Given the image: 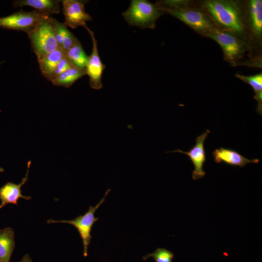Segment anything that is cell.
Returning <instances> with one entry per match:
<instances>
[{"instance_id": "obj_23", "label": "cell", "mask_w": 262, "mask_h": 262, "mask_svg": "<svg viewBox=\"0 0 262 262\" xmlns=\"http://www.w3.org/2000/svg\"><path fill=\"white\" fill-rule=\"evenodd\" d=\"M78 41V39L67 29L66 31L60 48L65 52L73 47Z\"/></svg>"}, {"instance_id": "obj_16", "label": "cell", "mask_w": 262, "mask_h": 262, "mask_svg": "<svg viewBox=\"0 0 262 262\" xmlns=\"http://www.w3.org/2000/svg\"><path fill=\"white\" fill-rule=\"evenodd\" d=\"M85 75L86 73L85 69L73 66L51 82L54 85L69 88L78 79Z\"/></svg>"}, {"instance_id": "obj_5", "label": "cell", "mask_w": 262, "mask_h": 262, "mask_svg": "<svg viewBox=\"0 0 262 262\" xmlns=\"http://www.w3.org/2000/svg\"><path fill=\"white\" fill-rule=\"evenodd\" d=\"M49 16L36 10L29 12L20 10L9 16L0 17V27L27 33L40 21Z\"/></svg>"}, {"instance_id": "obj_2", "label": "cell", "mask_w": 262, "mask_h": 262, "mask_svg": "<svg viewBox=\"0 0 262 262\" xmlns=\"http://www.w3.org/2000/svg\"><path fill=\"white\" fill-rule=\"evenodd\" d=\"M164 12L158 5L148 0H132L122 16L131 26L153 29L156 21Z\"/></svg>"}, {"instance_id": "obj_18", "label": "cell", "mask_w": 262, "mask_h": 262, "mask_svg": "<svg viewBox=\"0 0 262 262\" xmlns=\"http://www.w3.org/2000/svg\"><path fill=\"white\" fill-rule=\"evenodd\" d=\"M65 54L73 66L85 70L88 56L86 55L79 40L73 47L65 52Z\"/></svg>"}, {"instance_id": "obj_3", "label": "cell", "mask_w": 262, "mask_h": 262, "mask_svg": "<svg viewBox=\"0 0 262 262\" xmlns=\"http://www.w3.org/2000/svg\"><path fill=\"white\" fill-rule=\"evenodd\" d=\"M49 17L40 21L27 33L37 60L59 48L55 39L54 28Z\"/></svg>"}, {"instance_id": "obj_7", "label": "cell", "mask_w": 262, "mask_h": 262, "mask_svg": "<svg viewBox=\"0 0 262 262\" xmlns=\"http://www.w3.org/2000/svg\"><path fill=\"white\" fill-rule=\"evenodd\" d=\"M86 0H63V12L65 16L64 23L72 29L83 26L86 22L92 20V16L85 11L84 6Z\"/></svg>"}, {"instance_id": "obj_24", "label": "cell", "mask_w": 262, "mask_h": 262, "mask_svg": "<svg viewBox=\"0 0 262 262\" xmlns=\"http://www.w3.org/2000/svg\"><path fill=\"white\" fill-rule=\"evenodd\" d=\"M19 262H33L30 256L28 254H25Z\"/></svg>"}, {"instance_id": "obj_10", "label": "cell", "mask_w": 262, "mask_h": 262, "mask_svg": "<svg viewBox=\"0 0 262 262\" xmlns=\"http://www.w3.org/2000/svg\"><path fill=\"white\" fill-rule=\"evenodd\" d=\"M210 131L207 130L203 133L198 136L196 139L195 145L188 151H183L176 149L169 152H180L188 155L194 165V169L192 172V179L194 180L200 179L205 175L203 165L206 160V152L204 149V142Z\"/></svg>"}, {"instance_id": "obj_19", "label": "cell", "mask_w": 262, "mask_h": 262, "mask_svg": "<svg viewBox=\"0 0 262 262\" xmlns=\"http://www.w3.org/2000/svg\"><path fill=\"white\" fill-rule=\"evenodd\" d=\"M249 16L252 31L258 36L262 33V1L251 0L249 2Z\"/></svg>"}, {"instance_id": "obj_15", "label": "cell", "mask_w": 262, "mask_h": 262, "mask_svg": "<svg viewBox=\"0 0 262 262\" xmlns=\"http://www.w3.org/2000/svg\"><path fill=\"white\" fill-rule=\"evenodd\" d=\"M15 247L14 230L11 228L0 229V262H10Z\"/></svg>"}, {"instance_id": "obj_14", "label": "cell", "mask_w": 262, "mask_h": 262, "mask_svg": "<svg viewBox=\"0 0 262 262\" xmlns=\"http://www.w3.org/2000/svg\"><path fill=\"white\" fill-rule=\"evenodd\" d=\"M65 55V52L59 47L55 50L37 60L42 75L48 81L50 80L58 64Z\"/></svg>"}, {"instance_id": "obj_25", "label": "cell", "mask_w": 262, "mask_h": 262, "mask_svg": "<svg viewBox=\"0 0 262 262\" xmlns=\"http://www.w3.org/2000/svg\"><path fill=\"white\" fill-rule=\"evenodd\" d=\"M3 171H4L2 167H0V172H3Z\"/></svg>"}, {"instance_id": "obj_6", "label": "cell", "mask_w": 262, "mask_h": 262, "mask_svg": "<svg viewBox=\"0 0 262 262\" xmlns=\"http://www.w3.org/2000/svg\"><path fill=\"white\" fill-rule=\"evenodd\" d=\"M159 7L164 11L168 12L199 32L206 33L207 34L214 29L208 17L198 10L183 7L176 8Z\"/></svg>"}, {"instance_id": "obj_17", "label": "cell", "mask_w": 262, "mask_h": 262, "mask_svg": "<svg viewBox=\"0 0 262 262\" xmlns=\"http://www.w3.org/2000/svg\"><path fill=\"white\" fill-rule=\"evenodd\" d=\"M237 77L249 84L253 89L255 95L254 98L257 101V112L260 115H262V74L259 73L252 76L236 75Z\"/></svg>"}, {"instance_id": "obj_22", "label": "cell", "mask_w": 262, "mask_h": 262, "mask_svg": "<svg viewBox=\"0 0 262 262\" xmlns=\"http://www.w3.org/2000/svg\"><path fill=\"white\" fill-rule=\"evenodd\" d=\"M72 66H73L72 65L65 54V55L60 61L54 70L50 81L51 82Z\"/></svg>"}, {"instance_id": "obj_13", "label": "cell", "mask_w": 262, "mask_h": 262, "mask_svg": "<svg viewBox=\"0 0 262 262\" xmlns=\"http://www.w3.org/2000/svg\"><path fill=\"white\" fill-rule=\"evenodd\" d=\"M60 0H16L13 5L15 8L28 6L51 16L58 14L61 11Z\"/></svg>"}, {"instance_id": "obj_9", "label": "cell", "mask_w": 262, "mask_h": 262, "mask_svg": "<svg viewBox=\"0 0 262 262\" xmlns=\"http://www.w3.org/2000/svg\"><path fill=\"white\" fill-rule=\"evenodd\" d=\"M83 27L89 33L93 44L91 54L88 57L85 68L86 73L89 78V84L91 87L96 90H99L102 87L101 78L103 71L105 69V66L102 64L98 54L97 40L94 32L88 28L86 25Z\"/></svg>"}, {"instance_id": "obj_12", "label": "cell", "mask_w": 262, "mask_h": 262, "mask_svg": "<svg viewBox=\"0 0 262 262\" xmlns=\"http://www.w3.org/2000/svg\"><path fill=\"white\" fill-rule=\"evenodd\" d=\"M216 163H224L232 166L245 167L248 164H258V159H248L238 152L230 148L221 147L215 149L212 153Z\"/></svg>"}, {"instance_id": "obj_4", "label": "cell", "mask_w": 262, "mask_h": 262, "mask_svg": "<svg viewBox=\"0 0 262 262\" xmlns=\"http://www.w3.org/2000/svg\"><path fill=\"white\" fill-rule=\"evenodd\" d=\"M110 189L107 190L104 196L100 201L94 207L89 206L88 211L83 215H80L72 220H54L49 219L48 223H64L70 224L76 228L82 238L84 257L88 255V248L91 242L92 236L91 230L94 224L97 222L98 218L95 217V213L97 210L104 202L106 196L108 195Z\"/></svg>"}, {"instance_id": "obj_1", "label": "cell", "mask_w": 262, "mask_h": 262, "mask_svg": "<svg viewBox=\"0 0 262 262\" xmlns=\"http://www.w3.org/2000/svg\"><path fill=\"white\" fill-rule=\"evenodd\" d=\"M204 7L213 18L229 32L241 33L244 29L239 9L233 2L208 0Z\"/></svg>"}, {"instance_id": "obj_20", "label": "cell", "mask_w": 262, "mask_h": 262, "mask_svg": "<svg viewBox=\"0 0 262 262\" xmlns=\"http://www.w3.org/2000/svg\"><path fill=\"white\" fill-rule=\"evenodd\" d=\"M152 258L156 262H172L173 253L164 248H158L151 253H149L143 257L144 260Z\"/></svg>"}, {"instance_id": "obj_11", "label": "cell", "mask_w": 262, "mask_h": 262, "mask_svg": "<svg viewBox=\"0 0 262 262\" xmlns=\"http://www.w3.org/2000/svg\"><path fill=\"white\" fill-rule=\"evenodd\" d=\"M31 163V161L28 162L26 175L22 179L20 183L16 184L11 182H8L0 188V199L1 201L0 209L8 204H13L18 205L17 201L20 198L26 200L31 199V196H30L22 195L21 190V187L28 180Z\"/></svg>"}, {"instance_id": "obj_21", "label": "cell", "mask_w": 262, "mask_h": 262, "mask_svg": "<svg viewBox=\"0 0 262 262\" xmlns=\"http://www.w3.org/2000/svg\"><path fill=\"white\" fill-rule=\"evenodd\" d=\"M49 19L53 27L55 39L59 47L60 48L63 42V37L66 30L67 29V27L64 22H60L51 16L49 17Z\"/></svg>"}, {"instance_id": "obj_8", "label": "cell", "mask_w": 262, "mask_h": 262, "mask_svg": "<svg viewBox=\"0 0 262 262\" xmlns=\"http://www.w3.org/2000/svg\"><path fill=\"white\" fill-rule=\"evenodd\" d=\"M207 36L213 39L221 46L228 60L233 62L241 56L243 52V45L232 33L214 28L207 34Z\"/></svg>"}]
</instances>
